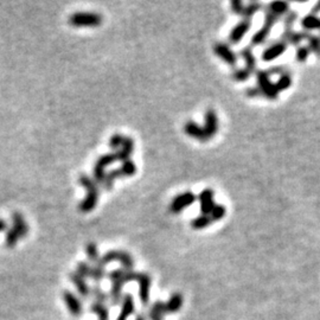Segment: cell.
Returning <instances> with one entry per match:
<instances>
[{
  "instance_id": "cell-1",
  "label": "cell",
  "mask_w": 320,
  "mask_h": 320,
  "mask_svg": "<svg viewBox=\"0 0 320 320\" xmlns=\"http://www.w3.org/2000/svg\"><path fill=\"white\" fill-rule=\"evenodd\" d=\"M108 278L112 282L110 289V299L113 305H118L120 303L121 294H122L123 285L130 281H136L139 284V298L141 303L146 306L150 301V289L152 279L146 273H135L133 270L115 269L108 274Z\"/></svg>"
},
{
  "instance_id": "cell-2",
  "label": "cell",
  "mask_w": 320,
  "mask_h": 320,
  "mask_svg": "<svg viewBox=\"0 0 320 320\" xmlns=\"http://www.w3.org/2000/svg\"><path fill=\"white\" fill-rule=\"evenodd\" d=\"M183 306V297L179 293H174L171 295V298L166 303L157 301L152 306L150 311V319L151 320H163V317L165 314L176 313Z\"/></svg>"
},
{
  "instance_id": "cell-3",
  "label": "cell",
  "mask_w": 320,
  "mask_h": 320,
  "mask_svg": "<svg viewBox=\"0 0 320 320\" xmlns=\"http://www.w3.org/2000/svg\"><path fill=\"white\" fill-rule=\"evenodd\" d=\"M79 182L84 189H87V196H85L84 200L80 203L79 209L82 212H84V214H87V212L93 211L94 209L96 208V205H98L99 187L98 184L95 183V180L91 179L90 177L84 176V174H82V176L80 177Z\"/></svg>"
},
{
  "instance_id": "cell-4",
  "label": "cell",
  "mask_w": 320,
  "mask_h": 320,
  "mask_svg": "<svg viewBox=\"0 0 320 320\" xmlns=\"http://www.w3.org/2000/svg\"><path fill=\"white\" fill-rule=\"evenodd\" d=\"M113 261H119L121 266L123 267V269L126 270H132L133 269V259L128 253L122 252V250H110V252L106 253L103 256H100L98 262L95 263V266L98 267L104 268V266L108 265V263L113 262Z\"/></svg>"
},
{
  "instance_id": "cell-5",
  "label": "cell",
  "mask_w": 320,
  "mask_h": 320,
  "mask_svg": "<svg viewBox=\"0 0 320 320\" xmlns=\"http://www.w3.org/2000/svg\"><path fill=\"white\" fill-rule=\"evenodd\" d=\"M69 23L75 28H83V26L95 28V26L101 25L102 17L99 13L76 12L69 18Z\"/></svg>"
},
{
  "instance_id": "cell-6",
  "label": "cell",
  "mask_w": 320,
  "mask_h": 320,
  "mask_svg": "<svg viewBox=\"0 0 320 320\" xmlns=\"http://www.w3.org/2000/svg\"><path fill=\"white\" fill-rule=\"evenodd\" d=\"M118 161L117 152L114 153H107V154L101 155L98 160H96L95 166H94V180L96 184H102L104 176H106V168L112 165L113 163Z\"/></svg>"
},
{
  "instance_id": "cell-7",
  "label": "cell",
  "mask_w": 320,
  "mask_h": 320,
  "mask_svg": "<svg viewBox=\"0 0 320 320\" xmlns=\"http://www.w3.org/2000/svg\"><path fill=\"white\" fill-rule=\"evenodd\" d=\"M76 273L80 274L82 278H88L94 280L98 284L103 280L106 278V271H104V268L98 267V266H90L88 265L87 262H80L77 265V269Z\"/></svg>"
},
{
  "instance_id": "cell-8",
  "label": "cell",
  "mask_w": 320,
  "mask_h": 320,
  "mask_svg": "<svg viewBox=\"0 0 320 320\" xmlns=\"http://www.w3.org/2000/svg\"><path fill=\"white\" fill-rule=\"evenodd\" d=\"M196 201H197V197H196L195 193H192L191 191H186V192H183L177 197H174L168 209H170L172 214H180L184 209L195 203Z\"/></svg>"
},
{
  "instance_id": "cell-9",
  "label": "cell",
  "mask_w": 320,
  "mask_h": 320,
  "mask_svg": "<svg viewBox=\"0 0 320 320\" xmlns=\"http://www.w3.org/2000/svg\"><path fill=\"white\" fill-rule=\"evenodd\" d=\"M63 299H64V303H66L67 307H68V310L70 311V313L72 314V316L80 317L81 314H82L83 306L76 295L72 294V293L69 292V290H64Z\"/></svg>"
},
{
  "instance_id": "cell-10",
  "label": "cell",
  "mask_w": 320,
  "mask_h": 320,
  "mask_svg": "<svg viewBox=\"0 0 320 320\" xmlns=\"http://www.w3.org/2000/svg\"><path fill=\"white\" fill-rule=\"evenodd\" d=\"M214 51L219 58H222V60L225 62V63L230 64V66H235L236 64V61H237L236 55L227 44H224V43H216V44L214 45Z\"/></svg>"
},
{
  "instance_id": "cell-11",
  "label": "cell",
  "mask_w": 320,
  "mask_h": 320,
  "mask_svg": "<svg viewBox=\"0 0 320 320\" xmlns=\"http://www.w3.org/2000/svg\"><path fill=\"white\" fill-rule=\"evenodd\" d=\"M184 132L191 138L196 139V140H200L202 142H205L209 140V136L206 135L205 131L203 127H201L200 125H197L193 121H187L184 125Z\"/></svg>"
},
{
  "instance_id": "cell-12",
  "label": "cell",
  "mask_w": 320,
  "mask_h": 320,
  "mask_svg": "<svg viewBox=\"0 0 320 320\" xmlns=\"http://www.w3.org/2000/svg\"><path fill=\"white\" fill-rule=\"evenodd\" d=\"M204 131L209 139L214 138L216 133L219 132V119L214 109H208L205 113V125H204Z\"/></svg>"
},
{
  "instance_id": "cell-13",
  "label": "cell",
  "mask_w": 320,
  "mask_h": 320,
  "mask_svg": "<svg viewBox=\"0 0 320 320\" xmlns=\"http://www.w3.org/2000/svg\"><path fill=\"white\" fill-rule=\"evenodd\" d=\"M198 201H200L201 204L202 215H210L212 208L215 206L214 191L211 189L203 190L198 196Z\"/></svg>"
},
{
  "instance_id": "cell-14",
  "label": "cell",
  "mask_w": 320,
  "mask_h": 320,
  "mask_svg": "<svg viewBox=\"0 0 320 320\" xmlns=\"http://www.w3.org/2000/svg\"><path fill=\"white\" fill-rule=\"evenodd\" d=\"M12 223H13L12 230L17 234L19 240L20 238H24L26 235H28L29 233L28 223L25 222V219H24V217L21 216L20 214L15 212V214L12 215Z\"/></svg>"
},
{
  "instance_id": "cell-15",
  "label": "cell",
  "mask_w": 320,
  "mask_h": 320,
  "mask_svg": "<svg viewBox=\"0 0 320 320\" xmlns=\"http://www.w3.org/2000/svg\"><path fill=\"white\" fill-rule=\"evenodd\" d=\"M69 278H70L72 284L75 285L76 289L79 290V293L82 295L83 298H87V297H89V295H91V288L89 287V285L87 284V281L84 280V278H82L80 274H77L76 271H74V273H70Z\"/></svg>"
},
{
  "instance_id": "cell-16",
  "label": "cell",
  "mask_w": 320,
  "mask_h": 320,
  "mask_svg": "<svg viewBox=\"0 0 320 320\" xmlns=\"http://www.w3.org/2000/svg\"><path fill=\"white\" fill-rule=\"evenodd\" d=\"M134 151V141L133 139L130 136H123L122 145H121V149L117 151L118 160L119 161H126L131 159V155Z\"/></svg>"
},
{
  "instance_id": "cell-17",
  "label": "cell",
  "mask_w": 320,
  "mask_h": 320,
  "mask_svg": "<svg viewBox=\"0 0 320 320\" xmlns=\"http://www.w3.org/2000/svg\"><path fill=\"white\" fill-rule=\"evenodd\" d=\"M249 28H250V20L249 19L242 20L241 23L237 24V25L233 29V31L230 32L229 42L233 43V44H236V43L240 42V40L243 38L244 34H247V31L249 30Z\"/></svg>"
},
{
  "instance_id": "cell-18",
  "label": "cell",
  "mask_w": 320,
  "mask_h": 320,
  "mask_svg": "<svg viewBox=\"0 0 320 320\" xmlns=\"http://www.w3.org/2000/svg\"><path fill=\"white\" fill-rule=\"evenodd\" d=\"M134 312V300L131 294H126L123 297L122 306H121V311L119 317L117 320H127L130 316Z\"/></svg>"
},
{
  "instance_id": "cell-19",
  "label": "cell",
  "mask_w": 320,
  "mask_h": 320,
  "mask_svg": "<svg viewBox=\"0 0 320 320\" xmlns=\"http://www.w3.org/2000/svg\"><path fill=\"white\" fill-rule=\"evenodd\" d=\"M91 312L99 317V320H109V311L106 306L99 301H94L90 306Z\"/></svg>"
},
{
  "instance_id": "cell-20",
  "label": "cell",
  "mask_w": 320,
  "mask_h": 320,
  "mask_svg": "<svg viewBox=\"0 0 320 320\" xmlns=\"http://www.w3.org/2000/svg\"><path fill=\"white\" fill-rule=\"evenodd\" d=\"M211 223L214 222H212L211 217L209 216V215H201V216L196 217L195 219H192V222H191V227L196 230H201L206 228L208 225H210Z\"/></svg>"
},
{
  "instance_id": "cell-21",
  "label": "cell",
  "mask_w": 320,
  "mask_h": 320,
  "mask_svg": "<svg viewBox=\"0 0 320 320\" xmlns=\"http://www.w3.org/2000/svg\"><path fill=\"white\" fill-rule=\"evenodd\" d=\"M284 50H285V47L282 44L273 45V47L268 48V49L263 52V60L265 61L274 60V58L278 57L280 53L284 52Z\"/></svg>"
},
{
  "instance_id": "cell-22",
  "label": "cell",
  "mask_w": 320,
  "mask_h": 320,
  "mask_svg": "<svg viewBox=\"0 0 320 320\" xmlns=\"http://www.w3.org/2000/svg\"><path fill=\"white\" fill-rule=\"evenodd\" d=\"M119 168L122 177H132L136 173V165L131 159L123 161L122 165Z\"/></svg>"
},
{
  "instance_id": "cell-23",
  "label": "cell",
  "mask_w": 320,
  "mask_h": 320,
  "mask_svg": "<svg viewBox=\"0 0 320 320\" xmlns=\"http://www.w3.org/2000/svg\"><path fill=\"white\" fill-rule=\"evenodd\" d=\"M85 254H87L88 259H89L91 262L96 263L100 259V253H99V249H98V246H96L94 242H89V243H87V246H85Z\"/></svg>"
},
{
  "instance_id": "cell-24",
  "label": "cell",
  "mask_w": 320,
  "mask_h": 320,
  "mask_svg": "<svg viewBox=\"0 0 320 320\" xmlns=\"http://www.w3.org/2000/svg\"><path fill=\"white\" fill-rule=\"evenodd\" d=\"M241 55L243 56L244 61H246V63H247V70H248L249 72H252L255 68V58H254V55H253L252 50H250L249 48H246V49H243L241 51Z\"/></svg>"
},
{
  "instance_id": "cell-25",
  "label": "cell",
  "mask_w": 320,
  "mask_h": 320,
  "mask_svg": "<svg viewBox=\"0 0 320 320\" xmlns=\"http://www.w3.org/2000/svg\"><path fill=\"white\" fill-rule=\"evenodd\" d=\"M209 216L211 217L212 222H216V220H220L223 217L225 216V208L224 205H220V204H215V206L212 208Z\"/></svg>"
},
{
  "instance_id": "cell-26",
  "label": "cell",
  "mask_w": 320,
  "mask_h": 320,
  "mask_svg": "<svg viewBox=\"0 0 320 320\" xmlns=\"http://www.w3.org/2000/svg\"><path fill=\"white\" fill-rule=\"evenodd\" d=\"M18 241H19L18 235L12 230V228H10V229L7 230L6 238H5V243H6V246L9 247V248H13V247L17 244Z\"/></svg>"
},
{
  "instance_id": "cell-27",
  "label": "cell",
  "mask_w": 320,
  "mask_h": 320,
  "mask_svg": "<svg viewBox=\"0 0 320 320\" xmlns=\"http://www.w3.org/2000/svg\"><path fill=\"white\" fill-rule=\"evenodd\" d=\"M122 141H123V136L121 135V134H114V135L110 138L109 140V146L112 150H120L121 149V145H122Z\"/></svg>"
},
{
  "instance_id": "cell-28",
  "label": "cell",
  "mask_w": 320,
  "mask_h": 320,
  "mask_svg": "<svg viewBox=\"0 0 320 320\" xmlns=\"http://www.w3.org/2000/svg\"><path fill=\"white\" fill-rule=\"evenodd\" d=\"M91 294H93L94 297L96 298L95 301H99V303H103L104 301L108 299V297H107L106 293H104L103 290H102L99 286H95V287H93V288H91Z\"/></svg>"
},
{
  "instance_id": "cell-29",
  "label": "cell",
  "mask_w": 320,
  "mask_h": 320,
  "mask_svg": "<svg viewBox=\"0 0 320 320\" xmlns=\"http://www.w3.org/2000/svg\"><path fill=\"white\" fill-rule=\"evenodd\" d=\"M249 75H250V72L247 70V69H244V70H237V71L234 72L233 77L236 81H246L249 77Z\"/></svg>"
},
{
  "instance_id": "cell-30",
  "label": "cell",
  "mask_w": 320,
  "mask_h": 320,
  "mask_svg": "<svg viewBox=\"0 0 320 320\" xmlns=\"http://www.w3.org/2000/svg\"><path fill=\"white\" fill-rule=\"evenodd\" d=\"M231 7H233L234 12L237 13V15H242V13H243V4H242L241 1H238V0H235V1L231 2Z\"/></svg>"
},
{
  "instance_id": "cell-31",
  "label": "cell",
  "mask_w": 320,
  "mask_h": 320,
  "mask_svg": "<svg viewBox=\"0 0 320 320\" xmlns=\"http://www.w3.org/2000/svg\"><path fill=\"white\" fill-rule=\"evenodd\" d=\"M6 229H7V223L5 222L4 219H0V233H1V231H5Z\"/></svg>"
},
{
  "instance_id": "cell-32",
  "label": "cell",
  "mask_w": 320,
  "mask_h": 320,
  "mask_svg": "<svg viewBox=\"0 0 320 320\" xmlns=\"http://www.w3.org/2000/svg\"><path fill=\"white\" fill-rule=\"evenodd\" d=\"M135 320H146V318H145L144 316H138V317H136V318H135Z\"/></svg>"
}]
</instances>
